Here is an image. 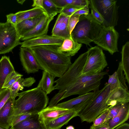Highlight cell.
Masks as SVG:
<instances>
[{
  "label": "cell",
  "instance_id": "cell-1",
  "mask_svg": "<svg viewBox=\"0 0 129 129\" xmlns=\"http://www.w3.org/2000/svg\"><path fill=\"white\" fill-rule=\"evenodd\" d=\"M59 46L43 45L29 48L40 69L59 78L72 64L71 56L57 51Z\"/></svg>",
  "mask_w": 129,
  "mask_h": 129
},
{
  "label": "cell",
  "instance_id": "cell-2",
  "mask_svg": "<svg viewBox=\"0 0 129 129\" xmlns=\"http://www.w3.org/2000/svg\"><path fill=\"white\" fill-rule=\"evenodd\" d=\"M14 105V117L23 113H38L46 107L47 94L37 87L18 93Z\"/></svg>",
  "mask_w": 129,
  "mask_h": 129
},
{
  "label": "cell",
  "instance_id": "cell-3",
  "mask_svg": "<svg viewBox=\"0 0 129 129\" xmlns=\"http://www.w3.org/2000/svg\"><path fill=\"white\" fill-rule=\"evenodd\" d=\"M104 27L97 21L91 14L81 15L79 21L71 34V36L78 43L90 46L99 36Z\"/></svg>",
  "mask_w": 129,
  "mask_h": 129
},
{
  "label": "cell",
  "instance_id": "cell-4",
  "mask_svg": "<svg viewBox=\"0 0 129 129\" xmlns=\"http://www.w3.org/2000/svg\"><path fill=\"white\" fill-rule=\"evenodd\" d=\"M107 73L106 72H102L91 76L81 75V74L76 76L66 85L64 90L66 91L60 101L73 95H80L98 90L101 80Z\"/></svg>",
  "mask_w": 129,
  "mask_h": 129
},
{
  "label": "cell",
  "instance_id": "cell-5",
  "mask_svg": "<svg viewBox=\"0 0 129 129\" xmlns=\"http://www.w3.org/2000/svg\"><path fill=\"white\" fill-rule=\"evenodd\" d=\"M111 90L109 86L106 84L101 90L94 91L90 102L78 114L82 122H93L100 114L108 109L107 101Z\"/></svg>",
  "mask_w": 129,
  "mask_h": 129
},
{
  "label": "cell",
  "instance_id": "cell-6",
  "mask_svg": "<svg viewBox=\"0 0 129 129\" xmlns=\"http://www.w3.org/2000/svg\"><path fill=\"white\" fill-rule=\"evenodd\" d=\"M86 59L81 75L91 76L99 74L108 65L102 49L98 46L88 49Z\"/></svg>",
  "mask_w": 129,
  "mask_h": 129
},
{
  "label": "cell",
  "instance_id": "cell-7",
  "mask_svg": "<svg viewBox=\"0 0 129 129\" xmlns=\"http://www.w3.org/2000/svg\"><path fill=\"white\" fill-rule=\"evenodd\" d=\"M15 26L7 22H0V54L12 52L20 44Z\"/></svg>",
  "mask_w": 129,
  "mask_h": 129
},
{
  "label": "cell",
  "instance_id": "cell-8",
  "mask_svg": "<svg viewBox=\"0 0 129 129\" xmlns=\"http://www.w3.org/2000/svg\"><path fill=\"white\" fill-rule=\"evenodd\" d=\"M97 9L103 18L104 27H114L117 24L119 6L115 0H94Z\"/></svg>",
  "mask_w": 129,
  "mask_h": 129
},
{
  "label": "cell",
  "instance_id": "cell-9",
  "mask_svg": "<svg viewBox=\"0 0 129 129\" xmlns=\"http://www.w3.org/2000/svg\"><path fill=\"white\" fill-rule=\"evenodd\" d=\"M119 37L114 27H104L99 37L93 42L111 54L118 51L117 43Z\"/></svg>",
  "mask_w": 129,
  "mask_h": 129
},
{
  "label": "cell",
  "instance_id": "cell-10",
  "mask_svg": "<svg viewBox=\"0 0 129 129\" xmlns=\"http://www.w3.org/2000/svg\"><path fill=\"white\" fill-rule=\"evenodd\" d=\"M64 39L52 35H43L21 42V47L30 48L43 45H57L60 46Z\"/></svg>",
  "mask_w": 129,
  "mask_h": 129
},
{
  "label": "cell",
  "instance_id": "cell-11",
  "mask_svg": "<svg viewBox=\"0 0 129 129\" xmlns=\"http://www.w3.org/2000/svg\"><path fill=\"white\" fill-rule=\"evenodd\" d=\"M57 14L49 16L46 15L32 29L24 34L20 40L24 41L47 35L50 22Z\"/></svg>",
  "mask_w": 129,
  "mask_h": 129
},
{
  "label": "cell",
  "instance_id": "cell-12",
  "mask_svg": "<svg viewBox=\"0 0 129 129\" xmlns=\"http://www.w3.org/2000/svg\"><path fill=\"white\" fill-rule=\"evenodd\" d=\"M19 56L23 68L27 74L36 73L40 69L39 65L29 48L21 47Z\"/></svg>",
  "mask_w": 129,
  "mask_h": 129
},
{
  "label": "cell",
  "instance_id": "cell-13",
  "mask_svg": "<svg viewBox=\"0 0 129 129\" xmlns=\"http://www.w3.org/2000/svg\"><path fill=\"white\" fill-rule=\"evenodd\" d=\"M15 100L10 97L0 110V126L4 129H9L13 120Z\"/></svg>",
  "mask_w": 129,
  "mask_h": 129
},
{
  "label": "cell",
  "instance_id": "cell-14",
  "mask_svg": "<svg viewBox=\"0 0 129 129\" xmlns=\"http://www.w3.org/2000/svg\"><path fill=\"white\" fill-rule=\"evenodd\" d=\"M72 109L62 108L56 106L47 107L38 113L39 119L44 123H47L72 111Z\"/></svg>",
  "mask_w": 129,
  "mask_h": 129
},
{
  "label": "cell",
  "instance_id": "cell-15",
  "mask_svg": "<svg viewBox=\"0 0 129 129\" xmlns=\"http://www.w3.org/2000/svg\"><path fill=\"white\" fill-rule=\"evenodd\" d=\"M10 129H46L38 113L33 114L26 119L11 126Z\"/></svg>",
  "mask_w": 129,
  "mask_h": 129
},
{
  "label": "cell",
  "instance_id": "cell-16",
  "mask_svg": "<svg viewBox=\"0 0 129 129\" xmlns=\"http://www.w3.org/2000/svg\"><path fill=\"white\" fill-rule=\"evenodd\" d=\"M126 81L120 62L117 70L112 75L109 76L107 84L109 86L111 91L118 88L128 90Z\"/></svg>",
  "mask_w": 129,
  "mask_h": 129
},
{
  "label": "cell",
  "instance_id": "cell-17",
  "mask_svg": "<svg viewBox=\"0 0 129 129\" xmlns=\"http://www.w3.org/2000/svg\"><path fill=\"white\" fill-rule=\"evenodd\" d=\"M129 102L128 90L118 88L111 91L107 101L109 106H113L118 104H123Z\"/></svg>",
  "mask_w": 129,
  "mask_h": 129
},
{
  "label": "cell",
  "instance_id": "cell-18",
  "mask_svg": "<svg viewBox=\"0 0 129 129\" xmlns=\"http://www.w3.org/2000/svg\"><path fill=\"white\" fill-rule=\"evenodd\" d=\"M47 15L46 13L37 17L23 20L15 26L19 38L20 39L25 33L32 29Z\"/></svg>",
  "mask_w": 129,
  "mask_h": 129
},
{
  "label": "cell",
  "instance_id": "cell-19",
  "mask_svg": "<svg viewBox=\"0 0 129 129\" xmlns=\"http://www.w3.org/2000/svg\"><path fill=\"white\" fill-rule=\"evenodd\" d=\"M82 44L79 43L71 37L64 39L62 45L57 48V51L66 56L75 55L81 48Z\"/></svg>",
  "mask_w": 129,
  "mask_h": 129
},
{
  "label": "cell",
  "instance_id": "cell-20",
  "mask_svg": "<svg viewBox=\"0 0 129 129\" xmlns=\"http://www.w3.org/2000/svg\"><path fill=\"white\" fill-rule=\"evenodd\" d=\"M129 103L122 104L118 114L113 118L107 121L109 129H114L117 126L123 123L128 119Z\"/></svg>",
  "mask_w": 129,
  "mask_h": 129
},
{
  "label": "cell",
  "instance_id": "cell-21",
  "mask_svg": "<svg viewBox=\"0 0 129 129\" xmlns=\"http://www.w3.org/2000/svg\"><path fill=\"white\" fill-rule=\"evenodd\" d=\"M79 113L73 110L64 115L45 123L46 129H60L72 118L78 116Z\"/></svg>",
  "mask_w": 129,
  "mask_h": 129
},
{
  "label": "cell",
  "instance_id": "cell-22",
  "mask_svg": "<svg viewBox=\"0 0 129 129\" xmlns=\"http://www.w3.org/2000/svg\"><path fill=\"white\" fill-rule=\"evenodd\" d=\"M94 93V91L91 92L84 94L79 95L76 98L58 104L56 106L63 108L71 109L75 106L91 100Z\"/></svg>",
  "mask_w": 129,
  "mask_h": 129
},
{
  "label": "cell",
  "instance_id": "cell-23",
  "mask_svg": "<svg viewBox=\"0 0 129 129\" xmlns=\"http://www.w3.org/2000/svg\"><path fill=\"white\" fill-rule=\"evenodd\" d=\"M36 82L33 77H30L25 79L20 78L13 84L10 89L11 92V97L15 99L19 91L22 90L24 87L31 86Z\"/></svg>",
  "mask_w": 129,
  "mask_h": 129
},
{
  "label": "cell",
  "instance_id": "cell-24",
  "mask_svg": "<svg viewBox=\"0 0 129 129\" xmlns=\"http://www.w3.org/2000/svg\"><path fill=\"white\" fill-rule=\"evenodd\" d=\"M15 71L9 57L2 56L0 59V86L1 90L3 85L7 76Z\"/></svg>",
  "mask_w": 129,
  "mask_h": 129
},
{
  "label": "cell",
  "instance_id": "cell-25",
  "mask_svg": "<svg viewBox=\"0 0 129 129\" xmlns=\"http://www.w3.org/2000/svg\"><path fill=\"white\" fill-rule=\"evenodd\" d=\"M55 77L47 72L43 71L42 78L37 87L40 88L47 94H49L55 90L54 84Z\"/></svg>",
  "mask_w": 129,
  "mask_h": 129
},
{
  "label": "cell",
  "instance_id": "cell-26",
  "mask_svg": "<svg viewBox=\"0 0 129 129\" xmlns=\"http://www.w3.org/2000/svg\"><path fill=\"white\" fill-rule=\"evenodd\" d=\"M17 16V23L24 20L37 17L46 13L43 9L34 7L30 9L20 11L16 13Z\"/></svg>",
  "mask_w": 129,
  "mask_h": 129
},
{
  "label": "cell",
  "instance_id": "cell-27",
  "mask_svg": "<svg viewBox=\"0 0 129 129\" xmlns=\"http://www.w3.org/2000/svg\"><path fill=\"white\" fill-rule=\"evenodd\" d=\"M121 60L120 61L126 81L129 84V42H126L122 46L121 51Z\"/></svg>",
  "mask_w": 129,
  "mask_h": 129
},
{
  "label": "cell",
  "instance_id": "cell-28",
  "mask_svg": "<svg viewBox=\"0 0 129 129\" xmlns=\"http://www.w3.org/2000/svg\"><path fill=\"white\" fill-rule=\"evenodd\" d=\"M58 9H61L68 5L84 6L89 2L88 0H51Z\"/></svg>",
  "mask_w": 129,
  "mask_h": 129
},
{
  "label": "cell",
  "instance_id": "cell-29",
  "mask_svg": "<svg viewBox=\"0 0 129 129\" xmlns=\"http://www.w3.org/2000/svg\"><path fill=\"white\" fill-rule=\"evenodd\" d=\"M71 16H67L65 18L53 36L64 39L71 37L68 28V21Z\"/></svg>",
  "mask_w": 129,
  "mask_h": 129
},
{
  "label": "cell",
  "instance_id": "cell-30",
  "mask_svg": "<svg viewBox=\"0 0 129 129\" xmlns=\"http://www.w3.org/2000/svg\"><path fill=\"white\" fill-rule=\"evenodd\" d=\"M23 75L14 71L10 73L7 76L4 82L2 89L7 88L10 89L12 86Z\"/></svg>",
  "mask_w": 129,
  "mask_h": 129
},
{
  "label": "cell",
  "instance_id": "cell-31",
  "mask_svg": "<svg viewBox=\"0 0 129 129\" xmlns=\"http://www.w3.org/2000/svg\"><path fill=\"white\" fill-rule=\"evenodd\" d=\"M44 10L49 16L55 13H60L61 9L58 8L51 0H43Z\"/></svg>",
  "mask_w": 129,
  "mask_h": 129
},
{
  "label": "cell",
  "instance_id": "cell-32",
  "mask_svg": "<svg viewBox=\"0 0 129 129\" xmlns=\"http://www.w3.org/2000/svg\"><path fill=\"white\" fill-rule=\"evenodd\" d=\"M89 7L91 10V14L98 22L102 25L104 20L96 8L94 0H89Z\"/></svg>",
  "mask_w": 129,
  "mask_h": 129
},
{
  "label": "cell",
  "instance_id": "cell-33",
  "mask_svg": "<svg viewBox=\"0 0 129 129\" xmlns=\"http://www.w3.org/2000/svg\"><path fill=\"white\" fill-rule=\"evenodd\" d=\"M11 96V92L9 89L4 88L0 91V110Z\"/></svg>",
  "mask_w": 129,
  "mask_h": 129
},
{
  "label": "cell",
  "instance_id": "cell-34",
  "mask_svg": "<svg viewBox=\"0 0 129 129\" xmlns=\"http://www.w3.org/2000/svg\"><path fill=\"white\" fill-rule=\"evenodd\" d=\"M85 6H79L72 5L67 6L61 9L60 13H63L67 16H71L76 11L83 8Z\"/></svg>",
  "mask_w": 129,
  "mask_h": 129
},
{
  "label": "cell",
  "instance_id": "cell-35",
  "mask_svg": "<svg viewBox=\"0 0 129 129\" xmlns=\"http://www.w3.org/2000/svg\"><path fill=\"white\" fill-rule=\"evenodd\" d=\"M80 16L81 15H79L73 14L71 16L68 24V29L70 35L79 21Z\"/></svg>",
  "mask_w": 129,
  "mask_h": 129
},
{
  "label": "cell",
  "instance_id": "cell-36",
  "mask_svg": "<svg viewBox=\"0 0 129 129\" xmlns=\"http://www.w3.org/2000/svg\"><path fill=\"white\" fill-rule=\"evenodd\" d=\"M112 107L109 106L108 109L98 116L93 122V124L94 125H97L104 123L105 120Z\"/></svg>",
  "mask_w": 129,
  "mask_h": 129
},
{
  "label": "cell",
  "instance_id": "cell-37",
  "mask_svg": "<svg viewBox=\"0 0 129 129\" xmlns=\"http://www.w3.org/2000/svg\"><path fill=\"white\" fill-rule=\"evenodd\" d=\"M122 104H117L111 107L105 120V122L113 118L116 116L119 112Z\"/></svg>",
  "mask_w": 129,
  "mask_h": 129
},
{
  "label": "cell",
  "instance_id": "cell-38",
  "mask_svg": "<svg viewBox=\"0 0 129 129\" xmlns=\"http://www.w3.org/2000/svg\"><path fill=\"white\" fill-rule=\"evenodd\" d=\"M66 91V90L63 91H59L51 99L47 107H52L56 106L57 103L60 101V99Z\"/></svg>",
  "mask_w": 129,
  "mask_h": 129
},
{
  "label": "cell",
  "instance_id": "cell-39",
  "mask_svg": "<svg viewBox=\"0 0 129 129\" xmlns=\"http://www.w3.org/2000/svg\"><path fill=\"white\" fill-rule=\"evenodd\" d=\"M63 13H60L58 15L52 31V35L53 36L67 16Z\"/></svg>",
  "mask_w": 129,
  "mask_h": 129
},
{
  "label": "cell",
  "instance_id": "cell-40",
  "mask_svg": "<svg viewBox=\"0 0 129 129\" xmlns=\"http://www.w3.org/2000/svg\"><path fill=\"white\" fill-rule=\"evenodd\" d=\"M32 114L29 113H26L14 117L11 126L14 125L26 119L31 116Z\"/></svg>",
  "mask_w": 129,
  "mask_h": 129
},
{
  "label": "cell",
  "instance_id": "cell-41",
  "mask_svg": "<svg viewBox=\"0 0 129 129\" xmlns=\"http://www.w3.org/2000/svg\"><path fill=\"white\" fill-rule=\"evenodd\" d=\"M7 22L15 26L17 24V16L16 13H10L6 15Z\"/></svg>",
  "mask_w": 129,
  "mask_h": 129
},
{
  "label": "cell",
  "instance_id": "cell-42",
  "mask_svg": "<svg viewBox=\"0 0 129 129\" xmlns=\"http://www.w3.org/2000/svg\"><path fill=\"white\" fill-rule=\"evenodd\" d=\"M89 3L83 9H81L75 12L73 14H77L82 15H87L89 13Z\"/></svg>",
  "mask_w": 129,
  "mask_h": 129
},
{
  "label": "cell",
  "instance_id": "cell-43",
  "mask_svg": "<svg viewBox=\"0 0 129 129\" xmlns=\"http://www.w3.org/2000/svg\"><path fill=\"white\" fill-rule=\"evenodd\" d=\"M89 129H109V127L108 122H105L97 125H94L92 124Z\"/></svg>",
  "mask_w": 129,
  "mask_h": 129
},
{
  "label": "cell",
  "instance_id": "cell-44",
  "mask_svg": "<svg viewBox=\"0 0 129 129\" xmlns=\"http://www.w3.org/2000/svg\"><path fill=\"white\" fill-rule=\"evenodd\" d=\"M33 1V3L32 5V7H39L44 10L43 7V0H34Z\"/></svg>",
  "mask_w": 129,
  "mask_h": 129
},
{
  "label": "cell",
  "instance_id": "cell-45",
  "mask_svg": "<svg viewBox=\"0 0 129 129\" xmlns=\"http://www.w3.org/2000/svg\"><path fill=\"white\" fill-rule=\"evenodd\" d=\"M115 129H129V124L127 123H123L117 126Z\"/></svg>",
  "mask_w": 129,
  "mask_h": 129
},
{
  "label": "cell",
  "instance_id": "cell-46",
  "mask_svg": "<svg viewBox=\"0 0 129 129\" xmlns=\"http://www.w3.org/2000/svg\"><path fill=\"white\" fill-rule=\"evenodd\" d=\"M25 1V0H17V1L18 3L22 5L23 4Z\"/></svg>",
  "mask_w": 129,
  "mask_h": 129
},
{
  "label": "cell",
  "instance_id": "cell-47",
  "mask_svg": "<svg viewBox=\"0 0 129 129\" xmlns=\"http://www.w3.org/2000/svg\"><path fill=\"white\" fill-rule=\"evenodd\" d=\"M66 129H75L74 127L72 125H70L67 126Z\"/></svg>",
  "mask_w": 129,
  "mask_h": 129
},
{
  "label": "cell",
  "instance_id": "cell-48",
  "mask_svg": "<svg viewBox=\"0 0 129 129\" xmlns=\"http://www.w3.org/2000/svg\"><path fill=\"white\" fill-rule=\"evenodd\" d=\"M0 129H4L0 126Z\"/></svg>",
  "mask_w": 129,
  "mask_h": 129
},
{
  "label": "cell",
  "instance_id": "cell-49",
  "mask_svg": "<svg viewBox=\"0 0 129 129\" xmlns=\"http://www.w3.org/2000/svg\"><path fill=\"white\" fill-rule=\"evenodd\" d=\"M1 90V89H0V91Z\"/></svg>",
  "mask_w": 129,
  "mask_h": 129
}]
</instances>
